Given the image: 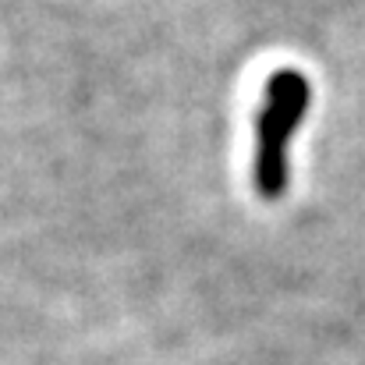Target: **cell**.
<instances>
[{
  "instance_id": "1",
  "label": "cell",
  "mask_w": 365,
  "mask_h": 365,
  "mask_svg": "<svg viewBox=\"0 0 365 365\" xmlns=\"http://www.w3.org/2000/svg\"><path fill=\"white\" fill-rule=\"evenodd\" d=\"M312 103V86L302 71L284 68L266 82L262 110L255 121V192L262 199H280L291 181V138Z\"/></svg>"
}]
</instances>
